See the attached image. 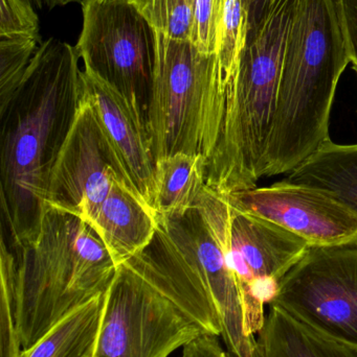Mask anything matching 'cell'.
<instances>
[{"label": "cell", "instance_id": "1", "mask_svg": "<svg viewBox=\"0 0 357 357\" xmlns=\"http://www.w3.org/2000/svg\"><path fill=\"white\" fill-rule=\"evenodd\" d=\"M79 59L56 38L42 42L0 108L1 237L14 247L39 234L50 174L85 96Z\"/></svg>", "mask_w": 357, "mask_h": 357}, {"label": "cell", "instance_id": "2", "mask_svg": "<svg viewBox=\"0 0 357 357\" xmlns=\"http://www.w3.org/2000/svg\"><path fill=\"white\" fill-rule=\"evenodd\" d=\"M117 266L77 215L48 206L39 234L21 247L0 241V277L12 287L22 350L73 310L106 295Z\"/></svg>", "mask_w": 357, "mask_h": 357}, {"label": "cell", "instance_id": "3", "mask_svg": "<svg viewBox=\"0 0 357 357\" xmlns=\"http://www.w3.org/2000/svg\"><path fill=\"white\" fill-rule=\"evenodd\" d=\"M349 63L337 0H295L263 177L291 173L330 139L333 100Z\"/></svg>", "mask_w": 357, "mask_h": 357}, {"label": "cell", "instance_id": "4", "mask_svg": "<svg viewBox=\"0 0 357 357\" xmlns=\"http://www.w3.org/2000/svg\"><path fill=\"white\" fill-rule=\"evenodd\" d=\"M293 4L270 0L226 85L219 137L205 171L207 186L221 195L253 188L264 176Z\"/></svg>", "mask_w": 357, "mask_h": 357}, {"label": "cell", "instance_id": "5", "mask_svg": "<svg viewBox=\"0 0 357 357\" xmlns=\"http://www.w3.org/2000/svg\"><path fill=\"white\" fill-rule=\"evenodd\" d=\"M226 86L216 54L156 31L148 136L155 163L188 154L207 159L219 137Z\"/></svg>", "mask_w": 357, "mask_h": 357}, {"label": "cell", "instance_id": "6", "mask_svg": "<svg viewBox=\"0 0 357 357\" xmlns=\"http://www.w3.org/2000/svg\"><path fill=\"white\" fill-rule=\"evenodd\" d=\"M207 335L163 289L147 249L117 266L94 357H170Z\"/></svg>", "mask_w": 357, "mask_h": 357}, {"label": "cell", "instance_id": "7", "mask_svg": "<svg viewBox=\"0 0 357 357\" xmlns=\"http://www.w3.org/2000/svg\"><path fill=\"white\" fill-rule=\"evenodd\" d=\"M82 12L83 25L75 48L84 70L125 98L148 135L156 31L128 0H84Z\"/></svg>", "mask_w": 357, "mask_h": 357}, {"label": "cell", "instance_id": "8", "mask_svg": "<svg viewBox=\"0 0 357 357\" xmlns=\"http://www.w3.org/2000/svg\"><path fill=\"white\" fill-rule=\"evenodd\" d=\"M232 207L226 195L205 185L194 205L159 227L190 264L217 312L221 339L235 357H256L257 337L245 328L240 291L230 260Z\"/></svg>", "mask_w": 357, "mask_h": 357}, {"label": "cell", "instance_id": "9", "mask_svg": "<svg viewBox=\"0 0 357 357\" xmlns=\"http://www.w3.org/2000/svg\"><path fill=\"white\" fill-rule=\"evenodd\" d=\"M270 304L326 337L357 346V241L308 248Z\"/></svg>", "mask_w": 357, "mask_h": 357}, {"label": "cell", "instance_id": "10", "mask_svg": "<svg viewBox=\"0 0 357 357\" xmlns=\"http://www.w3.org/2000/svg\"><path fill=\"white\" fill-rule=\"evenodd\" d=\"M117 181L133 184L85 94L52 167L46 206L90 224Z\"/></svg>", "mask_w": 357, "mask_h": 357}, {"label": "cell", "instance_id": "11", "mask_svg": "<svg viewBox=\"0 0 357 357\" xmlns=\"http://www.w3.org/2000/svg\"><path fill=\"white\" fill-rule=\"evenodd\" d=\"M309 245L281 227L232 208L230 260L240 291L245 328L256 337L265 321V304Z\"/></svg>", "mask_w": 357, "mask_h": 357}, {"label": "cell", "instance_id": "12", "mask_svg": "<svg viewBox=\"0 0 357 357\" xmlns=\"http://www.w3.org/2000/svg\"><path fill=\"white\" fill-rule=\"evenodd\" d=\"M235 211L272 222L309 247L357 241V213L331 193L283 180L226 195Z\"/></svg>", "mask_w": 357, "mask_h": 357}, {"label": "cell", "instance_id": "13", "mask_svg": "<svg viewBox=\"0 0 357 357\" xmlns=\"http://www.w3.org/2000/svg\"><path fill=\"white\" fill-rule=\"evenodd\" d=\"M83 81L86 98L121 157L132 183L145 203L156 213V165L147 132L117 90L85 70Z\"/></svg>", "mask_w": 357, "mask_h": 357}, {"label": "cell", "instance_id": "14", "mask_svg": "<svg viewBox=\"0 0 357 357\" xmlns=\"http://www.w3.org/2000/svg\"><path fill=\"white\" fill-rule=\"evenodd\" d=\"M115 266L146 249L159 230L156 213L145 203L134 185L117 181L90 222Z\"/></svg>", "mask_w": 357, "mask_h": 357}, {"label": "cell", "instance_id": "15", "mask_svg": "<svg viewBox=\"0 0 357 357\" xmlns=\"http://www.w3.org/2000/svg\"><path fill=\"white\" fill-rule=\"evenodd\" d=\"M256 357H357V346L326 337L270 304Z\"/></svg>", "mask_w": 357, "mask_h": 357}, {"label": "cell", "instance_id": "16", "mask_svg": "<svg viewBox=\"0 0 357 357\" xmlns=\"http://www.w3.org/2000/svg\"><path fill=\"white\" fill-rule=\"evenodd\" d=\"M284 180L331 193L357 213V144L328 139Z\"/></svg>", "mask_w": 357, "mask_h": 357}, {"label": "cell", "instance_id": "17", "mask_svg": "<svg viewBox=\"0 0 357 357\" xmlns=\"http://www.w3.org/2000/svg\"><path fill=\"white\" fill-rule=\"evenodd\" d=\"M105 297L67 314L18 357H94Z\"/></svg>", "mask_w": 357, "mask_h": 357}, {"label": "cell", "instance_id": "18", "mask_svg": "<svg viewBox=\"0 0 357 357\" xmlns=\"http://www.w3.org/2000/svg\"><path fill=\"white\" fill-rule=\"evenodd\" d=\"M155 165L157 218L180 215L194 205L205 186V159L180 153L161 159Z\"/></svg>", "mask_w": 357, "mask_h": 357}, {"label": "cell", "instance_id": "19", "mask_svg": "<svg viewBox=\"0 0 357 357\" xmlns=\"http://www.w3.org/2000/svg\"><path fill=\"white\" fill-rule=\"evenodd\" d=\"M249 36V19L245 0H219L216 54L226 86L231 81L245 52Z\"/></svg>", "mask_w": 357, "mask_h": 357}, {"label": "cell", "instance_id": "20", "mask_svg": "<svg viewBox=\"0 0 357 357\" xmlns=\"http://www.w3.org/2000/svg\"><path fill=\"white\" fill-rule=\"evenodd\" d=\"M157 33L190 41L196 0H128Z\"/></svg>", "mask_w": 357, "mask_h": 357}, {"label": "cell", "instance_id": "21", "mask_svg": "<svg viewBox=\"0 0 357 357\" xmlns=\"http://www.w3.org/2000/svg\"><path fill=\"white\" fill-rule=\"evenodd\" d=\"M41 43L35 38H0V108L16 91Z\"/></svg>", "mask_w": 357, "mask_h": 357}, {"label": "cell", "instance_id": "22", "mask_svg": "<svg viewBox=\"0 0 357 357\" xmlns=\"http://www.w3.org/2000/svg\"><path fill=\"white\" fill-rule=\"evenodd\" d=\"M0 2V38L29 37L41 41L39 18L29 0Z\"/></svg>", "mask_w": 357, "mask_h": 357}, {"label": "cell", "instance_id": "23", "mask_svg": "<svg viewBox=\"0 0 357 357\" xmlns=\"http://www.w3.org/2000/svg\"><path fill=\"white\" fill-rule=\"evenodd\" d=\"M218 4L219 0H196L192 42L201 52L216 54Z\"/></svg>", "mask_w": 357, "mask_h": 357}, {"label": "cell", "instance_id": "24", "mask_svg": "<svg viewBox=\"0 0 357 357\" xmlns=\"http://www.w3.org/2000/svg\"><path fill=\"white\" fill-rule=\"evenodd\" d=\"M337 3L350 60L357 70V0H337Z\"/></svg>", "mask_w": 357, "mask_h": 357}, {"label": "cell", "instance_id": "25", "mask_svg": "<svg viewBox=\"0 0 357 357\" xmlns=\"http://www.w3.org/2000/svg\"><path fill=\"white\" fill-rule=\"evenodd\" d=\"M180 357H235L222 347L218 337L203 335L182 348Z\"/></svg>", "mask_w": 357, "mask_h": 357}, {"label": "cell", "instance_id": "26", "mask_svg": "<svg viewBox=\"0 0 357 357\" xmlns=\"http://www.w3.org/2000/svg\"><path fill=\"white\" fill-rule=\"evenodd\" d=\"M249 19V33L256 29L265 15L270 0H245Z\"/></svg>", "mask_w": 357, "mask_h": 357}, {"label": "cell", "instance_id": "27", "mask_svg": "<svg viewBox=\"0 0 357 357\" xmlns=\"http://www.w3.org/2000/svg\"><path fill=\"white\" fill-rule=\"evenodd\" d=\"M37 10H52L56 6H66L69 3H83L84 0H29Z\"/></svg>", "mask_w": 357, "mask_h": 357}, {"label": "cell", "instance_id": "28", "mask_svg": "<svg viewBox=\"0 0 357 357\" xmlns=\"http://www.w3.org/2000/svg\"><path fill=\"white\" fill-rule=\"evenodd\" d=\"M356 75H357V70H356Z\"/></svg>", "mask_w": 357, "mask_h": 357}, {"label": "cell", "instance_id": "29", "mask_svg": "<svg viewBox=\"0 0 357 357\" xmlns=\"http://www.w3.org/2000/svg\"><path fill=\"white\" fill-rule=\"evenodd\" d=\"M177 357H180V356H177Z\"/></svg>", "mask_w": 357, "mask_h": 357}]
</instances>
